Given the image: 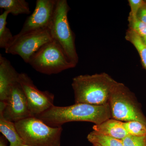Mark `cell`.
Segmentation results:
<instances>
[{"instance_id": "9a60e30c", "label": "cell", "mask_w": 146, "mask_h": 146, "mask_svg": "<svg viewBox=\"0 0 146 146\" xmlns=\"http://www.w3.org/2000/svg\"><path fill=\"white\" fill-rule=\"evenodd\" d=\"M125 39L132 44L137 50L141 57L142 64L146 70V44L134 31L129 29L126 33Z\"/></svg>"}, {"instance_id": "3957f363", "label": "cell", "mask_w": 146, "mask_h": 146, "mask_svg": "<svg viewBox=\"0 0 146 146\" xmlns=\"http://www.w3.org/2000/svg\"><path fill=\"white\" fill-rule=\"evenodd\" d=\"M24 144L30 146H60L61 127L47 125L35 117H29L14 123Z\"/></svg>"}, {"instance_id": "e0dca14e", "label": "cell", "mask_w": 146, "mask_h": 146, "mask_svg": "<svg viewBox=\"0 0 146 146\" xmlns=\"http://www.w3.org/2000/svg\"><path fill=\"white\" fill-rule=\"evenodd\" d=\"M87 138L91 143L102 146H123L122 140L100 134L94 130L88 134Z\"/></svg>"}, {"instance_id": "d6986e66", "label": "cell", "mask_w": 146, "mask_h": 146, "mask_svg": "<svg viewBox=\"0 0 146 146\" xmlns=\"http://www.w3.org/2000/svg\"><path fill=\"white\" fill-rule=\"evenodd\" d=\"M129 28L134 31L139 35L146 44V24L139 20L137 17H128Z\"/></svg>"}, {"instance_id": "8fae6325", "label": "cell", "mask_w": 146, "mask_h": 146, "mask_svg": "<svg viewBox=\"0 0 146 146\" xmlns=\"http://www.w3.org/2000/svg\"><path fill=\"white\" fill-rule=\"evenodd\" d=\"M19 75L9 60L0 54V102L5 101Z\"/></svg>"}, {"instance_id": "44dd1931", "label": "cell", "mask_w": 146, "mask_h": 146, "mask_svg": "<svg viewBox=\"0 0 146 146\" xmlns=\"http://www.w3.org/2000/svg\"><path fill=\"white\" fill-rule=\"evenodd\" d=\"M130 7L131 11L129 17L135 18L140 9L145 3V1L143 0H129L128 1Z\"/></svg>"}, {"instance_id": "7402d4cb", "label": "cell", "mask_w": 146, "mask_h": 146, "mask_svg": "<svg viewBox=\"0 0 146 146\" xmlns=\"http://www.w3.org/2000/svg\"><path fill=\"white\" fill-rule=\"evenodd\" d=\"M137 18L146 24V1L145 3L139 10Z\"/></svg>"}, {"instance_id": "2e32d148", "label": "cell", "mask_w": 146, "mask_h": 146, "mask_svg": "<svg viewBox=\"0 0 146 146\" xmlns=\"http://www.w3.org/2000/svg\"><path fill=\"white\" fill-rule=\"evenodd\" d=\"M9 14L4 11L0 15V48L5 50L10 44L14 37L7 27V19Z\"/></svg>"}, {"instance_id": "7a4b0ae2", "label": "cell", "mask_w": 146, "mask_h": 146, "mask_svg": "<svg viewBox=\"0 0 146 146\" xmlns=\"http://www.w3.org/2000/svg\"><path fill=\"white\" fill-rule=\"evenodd\" d=\"M117 82L105 73L75 77L72 87L76 103L108 104L111 91Z\"/></svg>"}, {"instance_id": "9c48e42d", "label": "cell", "mask_w": 146, "mask_h": 146, "mask_svg": "<svg viewBox=\"0 0 146 146\" xmlns=\"http://www.w3.org/2000/svg\"><path fill=\"white\" fill-rule=\"evenodd\" d=\"M18 81L23 90L29 108L33 116L45 112L54 105V95L48 91L39 90L27 74L19 73Z\"/></svg>"}, {"instance_id": "7c38bea8", "label": "cell", "mask_w": 146, "mask_h": 146, "mask_svg": "<svg viewBox=\"0 0 146 146\" xmlns=\"http://www.w3.org/2000/svg\"><path fill=\"white\" fill-rule=\"evenodd\" d=\"M123 122L110 118L99 124L95 125L93 128L94 131L100 134L122 140L129 134Z\"/></svg>"}, {"instance_id": "4fadbf2b", "label": "cell", "mask_w": 146, "mask_h": 146, "mask_svg": "<svg viewBox=\"0 0 146 146\" xmlns=\"http://www.w3.org/2000/svg\"><path fill=\"white\" fill-rule=\"evenodd\" d=\"M0 131L10 143L9 146H21L24 142L19 135L14 123L0 115Z\"/></svg>"}, {"instance_id": "603a6c76", "label": "cell", "mask_w": 146, "mask_h": 146, "mask_svg": "<svg viewBox=\"0 0 146 146\" xmlns=\"http://www.w3.org/2000/svg\"><path fill=\"white\" fill-rule=\"evenodd\" d=\"M0 146H7L5 139L3 136L0 138Z\"/></svg>"}, {"instance_id": "8992f818", "label": "cell", "mask_w": 146, "mask_h": 146, "mask_svg": "<svg viewBox=\"0 0 146 146\" xmlns=\"http://www.w3.org/2000/svg\"><path fill=\"white\" fill-rule=\"evenodd\" d=\"M109 104L112 119L122 122L137 121L146 125V117L132 93L123 84L117 82Z\"/></svg>"}, {"instance_id": "ac0fdd59", "label": "cell", "mask_w": 146, "mask_h": 146, "mask_svg": "<svg viewBox=\"0 0 146 146\" xmlns=\"http://www.w3.org/2000/svg\"><path fill=\"white\" fill-rule=\"evenodd\" d=\"M124 127L130 135L136 136H146V125L137 121L123 122Z\"/></svg>"}, {"instance_id": "5bb4252c", "label": "cell", "mask_w": 146, "mask_h": 146, "mask_svg": "<svg viewBox=\"0 0 146 146\" xmlns=\"http://www.w3.org/2000/svg\"><path fill=\"white\" fill-rule=\"evenodd\" d=\"M0 8L13 16L31 13L29 3L25 0H1Z\"/></svg>"}, {"instance_id": "30bf717a", "label": "cell", "mask_w": 146, "mask_h": 146, "mask_svg": "<svg viewBox=\"0 0 146 146\" xmlns=\"http://www.w3.org/2000/svg\"><path fill=\"white\" fill-rule=\"evenodd\" d=\"M56 3V0H37L34 11L27 18L19 33L48 28L53 17Z\"/></svg>"}, {"instance_id": "ffe728a7", "label": "cell", "mask_w": 146, "mask_h": 146, "mask_svg": "<svg viewBox=\"0 0 146 146\" xmlns=\"http://www.w3.org/2000/svg\"><path fill=\"white\" fill-rule=\"evenodd\" d=\"M122 141L123 146H146V136L128 134Z\"/></svg>"}, {"instance_id": "d4e9b609", "label": "cell", "mask_w": 146, "mask_h": 146, "mask_svg": "<svg viewBox=\"0 0 146 146\" xmlns=\"http://www.w3.org/2000/svg\"><path fill=\"white\" fill-rule=\"evenodd\" d=\"M21 146H30L28 145H26V144H23V145H22Z\"/></svg>"}, {"instance_id": "cb8c5ba5", "label": "cell", "mask_w": 146, "mask_h": 146, "mask_svg": "<svg viewBox=\"0 0 146 146\" xmlns=\"http://www.w3.org/2000/svg\"><path fill=\"white\" fill-rule=\"evenodd\" d=\"M92 145H93V146H102L99 144L96 143L92 144Z\"/></svg>"}, {"instance_id": "5b68a950", "label": "cell", "mask_w": 146, "mask_h": 146, "mask_svg": "<svg viewBox=\"0 0 146 146\" xmlns=\"http://www.w3.org/2000/svg\"><path fill=\"white\" fill-rule=\"evenodd\" d=\"M28 64L35 70L47 75L54 74L74 68L62 48L52 40L41 47L30 59Z\"/></svg>"}, {"instance_id": "277c9868", "label": "cell", "mask_w": 146, "mask_h": 146, "mask_svg": "<svg viewBox=\"0 0 146 146\" xmlns=\"http://www.w3.org/2000/svg\"><path fill=\"white\" fill-rule=\"evenodd\" d=\"M70 9L66 0H56L53 17L48 28L53 40L59 44L68 59L76 66L78 57L74 33L68 21Z\"/></svg>"}, {"instance_id": "52a82bcc", "label": "cell", "mask_w": 146, "mask_h": 146, "mask_svg": "<svg viewBox=\"0 0 146 146\" xmlns=\"http://www.w3.org/2000/svg\"><path fill=\"white\" fill-rule=\"evenodd\" d=\"M52 40L48 28L24 33H19L14 36L13 41L5 50L6 53L19 56L28 63L41 47Z\"/></svg>"}, {"instance_id": "ba28073f", "label": "cell", "mask_w": 146, "mask_h": 146, "mask_svg": "<svg viewBox=\"0 0 146 146\" xmlns=\"http://www.w3.org/2000/svg\"><path fill=\"white\" fill-rule=\"evenodd\" d=\"M0 115L14 123L33 116L29 108L23 90L18 81L13 84L5 101L0 102Z\"/></svg>"}, {"instance_id": "6da1fadb", "label": "cell", "mask_w": 146, "mask_h": 146, "mask_svg": "<svg viewBox=\"0 0 146 146\" xmlns=\"http://www.w3.org/2000/svg\"><path fill=\"white\" fill-rule=\"evenodd\" d=\"M35 117L54 127H61L65 123L72 121L89 122L98 125L112 118L109 104L96 105L75 103L67 106L54 105Z\"/></svg>"}]
</instances>
